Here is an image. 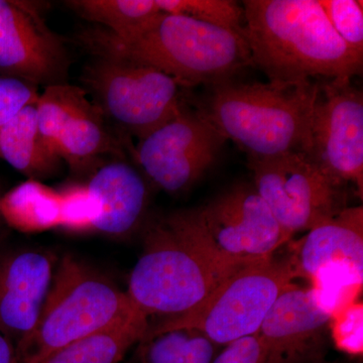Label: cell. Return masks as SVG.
<instances>
[{
    "label": "cell",
    "mask_w": 363,
    "mask_h": 363,
    "mask_svg": "<svg viewBox=\"0 0 363 363\" xmlns=\"http://www.w3.org/2000/svg\"><path fill=\"white\" fill-rule=\"evenodd\" d=\"M242 9L252 65L269 82L362 75L363 55L341 40L318 0H247Z\"/></svg>",
    "instance_id": "cell-1"
},
{
    "label": "cell",
    "mask_w": 363,
    "mask_h": 363,
    "mask_svg": "<svg viewBox=\"0 0 363 363\" xmlns=\"http://www.w3.org/2000/svg\"><path fill=\"white\" fill-rule=\"evenodd\" d=\"M79 40L95 56L152 67L185 87L218 84L253 66L245 30L236 32L178 14L162 13L145 32L131 39H118L95 26L81 33Z\"/></svg>",
    "instance_id": "cell-2"
},
{
    "label": "cell",
    "mask_w": 363,
    "mask_h": 363,
    "mask_svg": "<svg viewBox=\"0 0 363 363\" xmlns=\"http://www.w3.org/2000/svg\"><path fill=\"white\" fill-rule=\"evenodd\" d=\"M318 83L279 84L224 81L211 86L200 112L248 157L304 154Z\"/></svg>",
    "instance_id": "cell-3"
},
{
    "label": "cell",
    "mask_w": 363,
    "mask_h": 363,
    "mask_svg": "<svg viewBox=\"0 0 363 363\" xmlns=\"http://www.w3.org/2000/svg\"><path fill=\"white\" fill-rule=\"evenodd\" d=\"M227 277L172 213L147 227L126 293L147 318L167 319L201 304Z\"/></svg>",
    "instance_id": "cell-4"
},
{
    "label": "cell",
    "mask_w": 363,
    "mask_h": 363,
    "mask_svg": "<svg viewBox=\"0 0 363 363\" xmlns=\"http://www.w3.org/2000/svg\"><path fill=\"white\" fill-rule=\"evenodd\" d=\"M136 308L126 291L74 255L57 260L51 286L21 363H39L54 351L116 324Z\"/></svg>",
    "instance_id": "cell-5"
},
{
    "label": "cell",
    "mask_w": 363,
    "mask_h": 363,
    "mask_svg": "<svg viewBox=\"0 0 363 363\" xmlns=\"http://www.w3.org/2000/svg\"><path fill=\"white\" fill-rule=\"evenodd\" d=\"M174 215L226 276L274 257L290 241L253 184H235L204 206Z\"/></svg>",
    "instance_id": "cell-6"
},
{
    "label": "cell",
    "mask_w": 363,
    "mask_h": 363,
    "mask_svg": "<svg viewBox=\"0 0 363 363\" xmlns=\"http://www.w3.org/2000/svg\"><path fill=\"white\" fill-rule=\"evenodd\" d=\"M296 279L289 255H274L248 264L224 279L194 309L150 324L145 339L167 331L190 329L224 347L255 335L274 301Z\"/></svg>",
    "instance_id": "cell-7"
},
{
    "label": "cell",
    "mask_w": 363,
    "mask_h": 363,
    "mask_svg": "<svg viewBox=\"0 0 363 363\" xmlns=\"http://www.w3.org/2000/svg\"><path fill=\"white\" fill-rule=\"evenodd\" d=\"M82 79L99 101L100 111L140 140L183 108L176 80L131 60L95 56Z\"/></svg>",
    "instance_id": "cell-8"
},
{
    "label": "cell",
    "mask_w": 363,
    "mask_h": 363,
    "mask_svg": "<svg viewBox=\"0 0 363 363\" xmlns=\"http://www.w3.org/2000/svg\"><path fill=\"white\" fill-rule=\"evenodd\" d=\"M289 255L298 279H307L320 304L333 313L357 300L363 279V208L346 207L313 227Z\"/></svg>",
    "instance_id": "cell-9"
},
{
    "label": "cell",
    "mask_w": 363,
    "mask_h": 363,
    "mask_svg": "<svg viewBox=\"0 0 363 363\" xmlns=\"http://www.w3.org/2000/svg\"><path fill=\"white\" fill-rule=\"evenodd\" d=\"M247 164L253 186L289 240L347 207L343 186L331 180L302 152L248 157Z\"/></svg>",
    "instance_id": "cell-10"
},
{
    "label": "cell",
    "mask_w": 363,
    "mask_h": 363,
    "mask_svg": "<svg viewBox=\"0 0 363 363\" xmlns=\"http://www.w3.org/2000/svg\"><path fill=\"white\" fill-rule=\"evenodd\" d=\"M304 156L338 185L363 191V95L351 79L320 84Z\"/></svg>",
    "instance_id": "cell-11"
},
{
    "label": "cell",
    "mask_w": 363,
    "mask_h": 363,
    "mask_svg": "<svg viewBox=\"0 0 363 363\" xmlns=\"http://www.w3.org/2000/svg\"><path fill=\"white\" fill-rule=\"evenodd\" d=\"M227 140L201 112L178 116L140 140L136 161L164 192H186L213 166Z\"/></svg>",
    "instance_id": "cell-12"
},
{
    "label": "cell",
    "mask_w": 363,
    "mask_h": 363,
    "mask_svg": "<svg viewBox=\"0 0 363 363\" xmlns=\"http://www.w3.org/2000/svg\"><path fill=\"white\" fill-rule=\"evenodd\" d=\"M45 4L0 0V75L35 85L62 84L68 58L43 18Z\"/></svg>",
    "instance_id": "cell-13"
},
{
    "label": "cell",
    "mask_w": 363,
    "mask_h": 363,
    "mask_svg": "<svg viewBox=\"0 0 363 363\" xmlns=\"http://www.w3.org/2000/svg\"><path fill=\"white\" fill-rule=\"evenodd\" d=\"M331 315L311 286H289L274 301L257 332L266 363H305L320 357Z\"/></svg>",
    "instance_id": "cell-14"
},
{
    "label": "cell",
    "mask_w": 363,
    "mask_h": 363,
    "mask_svg": "<svg viewBox=\"0 0 363 363\" xmlns=\"http://www.w3.org/2000/svg\"><path fill=\"white\" fill-rule=\"evenodd\" d=\"M56 264L45 250L0 245V330L16 350L37 324Z\"/></svg>",
    "instance_id": "cell-15"
},
{
    "label": "cell",
    "mask_w": 363,
    "mask_h": 363,
    "mask_svg": "<svg viewBox=\"0 0 363 363\" xmlns=\"http://www.w3.org/2000/svg\"><path fill=\"white\" fill-rule=\"evenodd\" d=\"M86 185L101 208L94 233L121 238L140 225L150 191L145 177L135 167L123 161L107 162L93 171Z\"/></svg>",
    "instance_id": "cell-16"
},
{
    "label": "cell",
    "mask_w": 363,
    "mask_h": 363,
    "mask_svg": "<svg viewBox=\"0 0 363 363\" xmlns=\"http://www.w3.org/2000/svg\"><path fill=\"white\" fill-rule=\"evenodd\" d=\"M0 159L30 180L43 182L59 173L63 161L40 135L35 104L28 105L0 128Z\"/></svg>",
    "instance_id": "cell-17"
},
{
    "label": "cell",
    "mask_w": 363,
    "mask_h": 363,
    "mask_svg": "<svg viewBox=\"0 0 363 363\" xmlns=\"http://www.w3.org/2000/svg\"><path fill=\"white\" fill-rule=\"evenodd\" d=\"M149 318L140 310L104 330L95 332L54 351L39 363H119L149 329Z\"/></svg>",
    "instance_id": "cell-18"
},
{
    "label": "cell",
    "mask_w": 363,
    "mask_h": 363,
    "mask_svg": "<svg viewBox=\"0 0 363 363\" xmlns=\"http://www.w3.org/2000/svg\"><path fill=\"white\" fill-rule=\"evenodd\" d=\"M0 217L16 230L40 233L59 228L61 196L58 189L28 179L0 198Z\"/></svg>",
    "instance_id": "cell-19"
},
{
    "label": "cell",
    "mask_w": 363,
    "mask_h": 363,
    "mask_svg": "<svg viewBox=\"0 0 363 363\" xmlns=\"http://www.w3.org/2000/svg\"><path fill=\"white\" fill-rule=\"evenodd\" d=\"M66 6L123 40L145 32L162 13L156 0H71Z\"/></svg>",
    "instance_id": "cell-20"
},
{
    "label": "cell",
    "mask_w": 363,
    "mask_h": 363,
    "mask_svg": "<svg viewBox=\"0 0 363 363\" xmlns=\"http://www.w3.org/2000/svg\"><path fill=\"white\" fill-rule=\"evenodd\" d=\"M101 112L94 106L72 117L60 133L57 152L74 172L89 169L95 157L111 149Z\"/></svg>",
    "instance_id": "cell-21"
},
{
    "label": "cell",
    "mask_w": 363,
    "mask_h": 363,
    "mask_svg": "<svg viewBox=\"0 0 363 363\" xmlns=\"http://www.w3.org/2000/svg\"><path fill=\"white\" fill-rule=\"evenodd\" d=\"M93 107L85 91L77 86L62 83L45 88L35 104V111L40 135L52 152L58 155L60 133L72 117Z\"/></svg>",
    "instance_id": "cell-22"
},
{
    "label": "cell",
    "mask_w": 363,
    "mask_h": 363,
    "mask_svg": "<svg viewBox=\"0 0 363 363\" xmlns=\"http://www.w3.org/2000/svg\"><path fill=\"white\" fill-rule=\"evenodd\" d=\"M140 344V363H212L218 346L201 333L178 329L145 339Z\"/></svg>",
    "instance_id": "cell-23"
},
{
    "label": "cell",
    "mask_w": 363,
    "mask_h": 363,
    "mask_svg": "<svg viewBox=\"0 0 363 363\" xmlns=\"http://www.w3.org/2000/svg\"><path fill=\"white\" fill-rule=\"evenodd\" d=\"M156 4L164 13L243 32V9L233 0H156Z\"/></svg>",
    "instance_id": "cell-24"
},
{
    "label": "cell",
    "mask_w": 363,
    "mask_h": 363,
    "mask_svg": "<svg viewBox=\"0 0 363 363\" xmlns=\"http://www.w3.org/2000/svg\"><path fill=\"white\" fill-rule=\"evenodd\" d=\"M61 196L59 228L68 233H93L99 218V201L83 183H70L58 189Z\"/></svg>",
    "instance_id": "cell-25"
},
{
    "label": "cell",
    "mask_w": 363,
    "mask_h": 363,
    "mask_svg": "<svg viewBox=\"0 0 363 363\" xmlns=\"http://www.w3.org/2000/svg\"><path fill=\"white\" fill-rule=\"evenodd\" d=\"M332 28L348 47L363 55L362 1L318 0Z\"/></svg>",
    "instance_id": "cell-26"
},
{
    "label": "cell",
    "mask_w": 363,
    "mask_h": 363,
    "mask_svg": "<svg viewBox=\"0 0 363 363\" xmlns=\"http://www.w3.org/2000/svg\"><path fill=\"white\" fill-rule=\"evenodd\" d=\"M329 330L337 350L352 357L362 355L363 352L362 301H353L332 313Z\"/></svg>",
    "instance_id": "cell-27"
},
{
    "label": "cell",
    "mask_w": 363,
    "mask_h": 363,
    "mask_svg": "<svg viewBox=\"0 0 363 363\" xmlns=\"http://www.w3.org/2000/svg\"><path fill=\"white\" fill-rule=\"evenodd\" d=\"M38 86L23 79L0 75V128L21 109L37 104Z\"/></svg>",
    "instance_id": "cell-28"
},
{
    "label": "cell",
    "mask_w": 363,
    "mask_h": 363,
    "mask_svg": "<svg viewBox=\"0 0 363 363\" xmlns=\"http://www.w3.org/2000/svg\"><path fill=\"white\" fill-rule=\"evenodd\" d=\"M212 363H266V354L255 334L224 346Z\"/></svg>",
    "instance_id": "cell-29"
},
{
    "label": "cell",
    "mask_w": 363,
    "mask_h": 363,
    "mask_svg": "<svg viewBox=\"0 0 363 363\" xmlns=\"http://www.w3.org/2000/svg\"><path fill=\"white\" fill-rule=\"evenodd\" d=\"M0 363H21L16 344L0 330Z\"/></svg>",
    "instance_id": "cell-30"
},
{
    "label": "cell",
    "mask_w": 363,
    "mask_h": 363,
    "mask_svg": "<svg viewBox=\"0 0 363 363\" xmlns=\"http://www.w3.org/2000/svg\"><path fill=\"white\" fill-rule=\"evenodd\" d=\"M305 363H332L326 362V360L322 359L321 357L315 358V359L310 360V362H307Z\"/></svg>",
    "instance_id": "cell-31"
},
{
    "label": "cell",
    "mask_w": 363,
    "mask_h": 363,
    "mask_svg": "<svg viewBox=\"0 0 363 363\" xmlns=\"http://www.w3.org/2000/svg\"><path fill=\"white\" fill-rule=\"evenodd\" d=\"M0 198H1V195H0ZM1 222H2V219H1V217H0V224H1Z\"/></svg>",
    "instance_id": "cell-32"
}]
</instances>
